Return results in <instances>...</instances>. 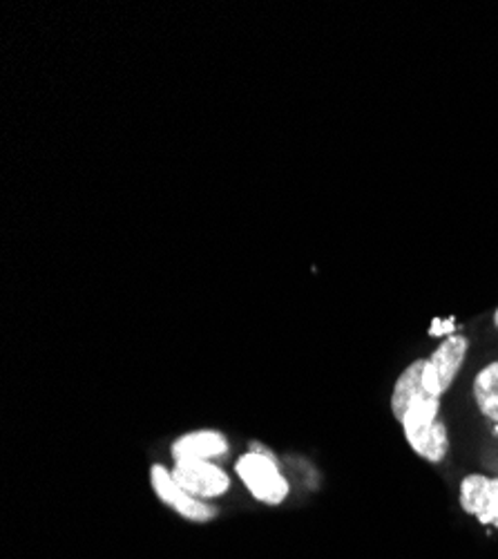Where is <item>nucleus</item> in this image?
Wrapping results in <instances>:
<instances>
[{
  "label": "nucleus",
  "mask_w": 498,
  "mask_h": 559,
  "mask_svg": "<svg viewBox=\"0 0 498 559\" xmlns=\"http://www.w3.org/2000/svg\"><path fill=\"white\" fill-rule=\"evenodd\" d=\"M405 441L427 463H440L449 455V430L440 419V398L430 392L418 394L398 419Z\"/></svg>",
  "instance_id": "nucleus-1"
},
{
  "label": "nucleus",
  "mask_w": 498,
  "mask_h": 559,
  "mask_svg": "<svg viewBox=\"0 0 498 559\" xmlns=\"http://www.w3.org/2000/svg\"><path fill=\"white\" fill-rule=\"evenodd\" d=\"M235 474L251 497L264 506H282L289 499L291 483L273 453L253 447L235 461Z\"/></svg>",
  "instance_id": "nucleus-2"
},
{
  "label": "nucleus",
  "mask_w": 498,
  "mask_h": 559,
  "mask_svg": "<svg viewBox=\"0 0 498 559\" xmlns=\"http://www.w3.org/2000/svg\"><path fill=\"white\" fill-rule=\"evenodd\" d=\"M468 354H470V339L463 333H454L449 335V339H445L430 358H425V371H423V383H425V390L432 394V396H438L443 398L456 377L461 374V369L468 360Z\"/></svg>",
  "instance_id": "nucleus-3"
},
{
  "label": "nucleus",
  "mask_w": 498,
  "mask_h": 559,
  "mask_svg": "<svg viewBox=\"0 0 498 559\" xmlns=\"http://www.w3.org/2000/svg\"><path fill=\"white\" fill-rule=\"evenodd\" d=\"M150 488L162 504H166L181 519L193 521V524H208V521L217 519L219 514V510L208 501L188 495L173 477V470L164 463L150 466Z\"/></svg>",
  "instance_id": "nucleus-4"
},
{
  "label": "nucleus",
  "mask_w": 498,
  "mask_h": 559,
  "mask_svg": "<svg viewBox=\"0 0 498 559\" xmlns=\"http://www.w3.org/2000/svg\"><path fill=\"white\" fill-rule=\"evenodd\" d=\"M173 477L188 495L208 504L231 493V474L217 461H175Z\"/></svg>",
  "instance_id": "nucleus-5"
},
{
  "label": "nucleus",
  "mask_w": 498,
  "mask_h": 559,
  "mask_svg": "<svg viewBox=\"0 0 498 559\" xmlns=\"http://www.w3.org/2000/svg\"><path fill=\"white\" fill-rule=\"evenodd\" d=\"M458 501L478 524L498 531V477L468 474L458 488Z\"/></svg>",
  "instance_id": "nucleus-6"
},
{
  "label": "nucleus",
  "mask_w": 498,
  "mask_h": 559,
  "mask_svg": "<svg viewBox=\"0 0 498 559\" xmlns=\"http://www.w3.org/2000/svg\"><path fill=\"white\" fill-rule=\"evenodd\" d=\"M231 453V443L219 430L202 428L181 434L170 445L173 461H217Z\"/></svg>",
  "instance_id": "nucleus-7"
},
{
  "label": "nucleus",
  "mask_w": 498,
  "mask_h": 559,
  "mask_svg": "<svg viewBox=\"0 0 498 559\" xmlns=\"http://www.w3.org/2000/svg\"><path fill=\"white\" fill-rule=\"evenodd\" d=\"M423 371H425V358H416L411 360L403 371L400 377L394 383L392 396H390V407L394 412V419L398 421L400 415L405 412V407L418 396L427 392L425 383H423Z\"/></svg>",
  "instance_id": "nucleus-8"
},
{
  "label": "nucleus",
  "mask_w": 498,
  "mask_h": 559,
  "mask_svg": "<svg viewBox=\"0 0 498 559\" xmlns=\"http://www.w3.org/2000/svg\"><path fill=\"white\" fill-rule=\"evenodd\" d=\"M472 396L478 412L494 425H498V360L487 363L472 383Z\"/></svg>",
  "instance_id": "nucleus-9"
},
{
  "label": "nucleus",
  "mask_w": 498,
  "mask_h": 559,
  "mask_svg": "<svg viewBox=\"0 0 498 559\" xmlns=\"http://www.w3.org/2000/svg\"><path fill=\"white\" fill-rule=\"evenodd\" d=\"M458 333V322L456 318H434L430 325V335L432 339H449V335Z\"/></svg>",
  "instance_id": "nucleus-10"
},
{
  "label": "nucleus",
  "mask_w": 498,
  "mask_h": 559,
  "mask_svg": "<svg viewBox=\"0 0 498 559\" xmlns=\"http://www.w3.org/2000/svg\"><path fill=\"white\" fill-rule=\"evenodd\" d=\"M494 325H496V329H498V307H496V312H494Z\"/></svg>",
  "instance_id": "nucleus-11"
}]
</instances>
